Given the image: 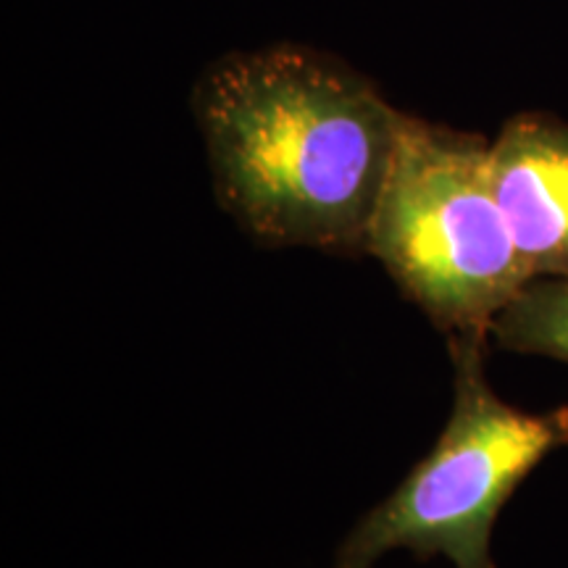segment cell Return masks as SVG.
Returning <instances> with one entry per match:
<instances>
[{
	"label": "cell",
	"instance_id": "cell-1",
	"mask_svg": "<svg viewBox=\"0 0 568 568\" xmlns=\"http://www.w3.org/2000/svg\"><path fill=\"white\" fill-rule=\"evenodd\" d=\"M213 193L264 247L366 255L403 113L351 63L314 48L232 51L190 95Z\"/></svg>",
	"mask_w": 568,
	"mask_h": 568
},
{
	"label": "cell",
	"instance_id": "cell-2",
	"mask_svg": "<svg viewBox=\"0 0 568 568\" xmlns=\"http://www.w3.org/2000/svg\"><path fill=\"white\" fill-rule=\"evenodd\" d=\"M366 255L445 335L487 329L531 276L497 203L489 142L403 113Z\"/></svg>",
	"mask_w": 568,
	"mask_h": 568
},
{
	"label": "cell",
	"instance_id": "cell-3",
	"mask_svg": "<svg viewBox=\"0 0 568 568\" xmlns=\"http://www.w3.org/2000/svg\"><path fill=\"white\" fill-rule=\"evenodd\" d=\"M487 329L447 335L453 408L443 435L379 506L366 510L332 568H374L387 552L443 556L453 568H497L493 529L516 487L568 445V406L527 414L489 387Z\"/></svg>",
	"mask_w": 568,
	"mask_h": 568
},
{
	"label": "cell",
	"instance_id": "cell-4",
	"mask_svg": "<svg viewBox=\"0 0 568 568\" xmlns=\"http://www.w3.org/2000/svg\"><path fill=\"white\" fill-rule=\"evenodd\" d=\"M489 169L531 280H568V122L516 113L489 142Z\"/></svg>",
	"mask_w": 568,
	"mask_h": 568
},
{
	"label": "cell",
	"instance_id": "cell-5",
	"mask_svg": "<svg viewBox=\"0 0 568 568\" xmlns=\"http://www.w3.org/2000/svg\"><path fill=\"white\" fill-rule=\"evenodd\" d=\"M503 351L545 355L568 364V280H531L489 324Z\"/></svg>",
	"mask_w": 568,
	"mask_h": 568
}]
</instances>
